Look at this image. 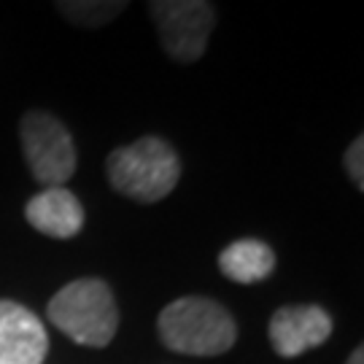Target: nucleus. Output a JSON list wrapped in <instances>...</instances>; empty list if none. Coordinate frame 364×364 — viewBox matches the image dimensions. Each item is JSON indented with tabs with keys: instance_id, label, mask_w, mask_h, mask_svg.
<instances>
[{
	"instance_id": "obj_1",
	"label": "nucleus",
	"mask_w": 364,
	"mask_h": 364,
	"mask_svg": "<svg viewBox=\"0 0 364 364\" xmlns=\"http://www.w3.org/2000/svg\"><path fill=\"white\" fill-rule=\"evenodd\" d=\"M108 181L119 195L135 203H159L176 189L181 178V159L162 138H141L111 151L105 159Z\"/></svg>"
},
{
	"instance_id": "obj_2",
	"label": "nucleus",
	"mask_w": 364,
	"mask_h": 364,
	"mask_svg": "<svg viewBox=\"0 0 364 364\" xmlns=\"http://www.w3.org/2000/svg\"><path fill=\"white\" fill-rule=\"evenodd\" d=\"M159 340L183 356H219L237 340V324L219 302L181 297L159 313Z\"/></svg>"
},
{
	"instance_id": "obj_3",
	"label": "nucleus",
	"mask_w": 364,
	"mask_h": 364,
	"mask_svg": "<svg viewBox=\"0 0 364 364\" xmlns=\"http://www.w3.org/2000/svg\"><path fill=\"white\" fill-rule=\"evenodd\" d=\"M49 318L78 346L105 348L119 326L117 299L100 278H78L49 299Z\"/></svg>"
},
{
	"instance_id": "obj_4",
	"label": "nucleus",
	"mask_w": 364,
	"mask_h": 364,
	"mask_svg": "<svg viewBox=\"0 0 364 364\" xmlns=\"http://www.w3.org/2000/svg\"><path fill=\"white\" fill-rule=\"evenodd\" d=\"M25 162L38 183L63 186L76 173V144L68 127L46 111H27L19 124Z\"/></svg>"
},
{
	"instance_id": "obj_5",
	"label": "nucleus",
	"mask_w": 364,
	"mask_h": 364,
	"mask_svg": "<svg viewBox=\"0 0 364 364\" xmlns=\"http://www.w3.org/2000/svg\"><path fill=\"white\" fill-rule=\"evenodd\" d=\"M159 41L176 63H195L208 46L216 11L203 0H154L149 3Z\"/></svg>"
},
{
	"instance_id": "obj_6",
	"label": "nucleus",
	"mask_w": 364,
	"mask_h": 364,
	"mask_svg": "<svg viewBox=\"0 0 364 364\" xmlns=\"http://www.w3.org/2000/svg\"><path fill=\"white\" fill-rule=\"evenodd\" d=\"M332 335V316L318 305H287L270 318V343L278 356L294 359L326 343Z\"/></svg>"
},
{
	"instance_id": "obj_7",
	"label": "nucleus",
	"mask_w": 364,
	"mask_h": 364,
	"mask_svg": "<svg viewBox=\"0 0 364 364\" xmlns=\"http://www.w3.org/2000/svg\"><path fill=\"white\" fill-rule=\"evenodd\" d=\"M49 338L38 316L14 299H0V364H43Z\"/></svg>"
},
{
	"instance_id": "obj_8",
	"label": "nucleus",
	"mask_w": 364,
	"mask_h": 364,
	"mask_svg": "<svg viewBox=\"0 0 364 364\" xmlns=\"http://www.w3.org/2000/svg\"><path fill=\"white\" fill-rule=\"evenodd\" d=\"M25 219L41 235L49 237H76L84 227V205L65 186H49L33 195L25 205Z\"/></svg>"
},
{
	"instance_id": "obj_9",
	"label": "nucleus",
	"mask_w": 364,
	"mask_h": 364,
	"mask_svg": "<svg viewBox=\"0 0 364 364\" xmlns=\"http://www.w3.org/2000/svg\"><path fill=\"white\" fill-rule=\"evenodd\" d=\"M275 254L257 237L235 240L219 254V270L235 284H259L273 275Z\"/></svg>"
},
{
	"instance_id": "obj_10",
	"label": "nucleus",
	"mask_w": 364,
	"mask_h": 364,
	"mask_svg": "<svg viewBox=\"0 0 364 364\" xmlns=\"http://www.w3.org/2000/svg\"><path fill=\"white\" fill-rule=\"evenodd\" d=\"M57 9L65 14L70 22L81 27H100L111 19H117L119 14L127 9V3H57Z\"/></svg>"
},
{
	"instance_id": "obj_11",
	"label": "nucleus",
	"mask_w": 364,
	"mask_h": 364,
	"mask_svg": "<svg viewBox=\"0 0 364 364\" xmlns=\"http://www.w3.org/2000/svg\"><path fill=\"white\" fill-rule=\"evenodd\" d=\"M346 170L351 176V181L356 183V189H364V138H356L348 151H346Z\"/></svg>"
},
{
	"instance_id": "obj_12",
	"label": "nucleus",
	"mask_w": 364,
	"mask_h": 364,
	"mask_svg": "<svg viewBox=\"0 0 364 364\" xmlns=\"http://www.w3.org/2000/svg\"><path fill=\"white\" fill-rule=\"evenodd\" d=\"M346 364H364V351H362V346H359V348H356V351L351 353V356H348V362Z\"/></svg>"
}]
</instances>
